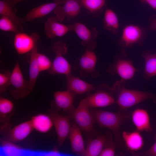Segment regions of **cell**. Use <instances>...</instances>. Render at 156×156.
<instances>
[{
    "label": "cell",
    "mask_w": 156,
    "mask_h": 156,
    "mask_svg": "<svg viewBox=\"0 0 156 156\" xmlns=\"http://www.w3.org/2000/svg\"><path fill=\"white\" fill-rule=\"evenodd\" d=\"M91 109L95 123L101 128H107L110 129L114 136L117 147L126 150L120 129L122 125L129 119L130 113L127 110L113 112L95 108Z\"/></svg>",
    "instance_id": "obj_1"
},
{
    "label": "cell",
    "mask_w": 156,
    "mask_h": 156,
    "mask_svg": "<svg viewBox=\"0 0 156 156\" xmlns=\"http://www.w3.org/2000/svg\"><path fill=\"white\" fill-rule=\"evenodd\" d=\"M125 81L121 79L112 86L117 96L116 104L119 111L127 110L129 108L146 100L151 99L156 103V95L152 93L130 89L125 87Z\"/></svg>",
    "instance_id": "obj_2"
},
{
    "label": "cell",
    "mask_w": 156,
    "mask_h": 156,
    "mask_svg": "<svg viewBox=\"0 0 156 156\" xmlns=\"http://www.w3.org/2000/svg\"><path fill=\"white\" fill-rule=\"evenodd\" d=\"M88 105L85 98L80 102L70 114L72 119L85 135L88 142L98 135L94 128L95 122L93 115Z\"/></svg>",
    "instance_id": "obj_3"
},
{
    "label": "cell",
    "mask_w": 156,
    "mask_h": 156,
    "mask_svg": "<svg viewBox=\"0 0 156 156\" xmlns=\"http://www.w3.org/2000/svg\"><path fill=\"white\" fill-rule=\"evenodd\" d=\"M141 70L134 67L133 61L128 58L126 51L122 48L107 68L106 72L113 76L118 74L121 79L126 81L133 78L135 72Z\"/></svg>",
    "instance_id": "obj_4"
},
{
    "label": "cell",
    "mask_w": 156,
    "mask_h": 156,
    "mask_svg": "<svg viewBox=\"0 0 156 156\" xmlns=\"http://www.w3.org/2000/svg\"><path fill=\"white\" fill-rule=\"evenodd\" d=\"M147 28L140 25L129 24L124 26L118 41L123 49H128L137 45H143L147 36Z\"/></svg>",
    "instance_id": "obj_5"
},
{
    "label": "cell",
    "mask_w": 156,
    "mask_h": 156,
    "mask_svg": "<svg viewBox=\"0 0 156 156\" xmlns=\"http://www.w3.org/2000/svg\"><path fill=\"white\" fill-rule=\"evenodd\" d=\"M96 92L88 93L85 98L90 108H97L108 106L116 104L114 96L115 93L112 87L105 83H101L96 88Z\"/></svg>",
    "instance_id": "obj_6"
},
{
    "label": "cell",
    "mask_w": 156,
    "mask_h": 156,
    "mask_svg": "<svg viewBox=\"0 0 156 156\" xmlns=\"http://www.w3.org/2000/svg\"><path fill=\"white\" fill-rule=\"evenodd\" d=\"M55 55L50 68L48 70L51 75L63 74L66 75L71 74V66L64 57L68 52L66 43L59 40L54 42L51 47Z\"/></svg>",
    "instance_id": "obj_7"
},
{
    "label": "cell",
    "mask_w": 156,
    "mask_h": 156,
    "mask_svg": "<svg viewBox=\"0 0 156 156\" xmlns=\"http://www.w3.org/2000/svg\"><path fill=\"white\" fill-rule=\"evenodd\" d=\"M97 60L96 55L93 51L86 49L82 56L76 59L73 68L75 70H79L82 77L90 74L92 77L96 78L100 75L96 68Z\"/></svg>",
    "instance_id": "obj_8"
},
{
    "label": "cell",
    "mask_w": 156,
    "mask_h": 156,
    "mask_svg": "<svg viewBox=\"0 0 156 156\" xmlns=\"http://www.w3.org/2000/svg\"><path fill=\"white\" fill-rule=\"evenodd\" d=\"M10 82L11 85L14 88L11 91V94L16 99L25 98L31 92L29 88V81L24 79L18 61L15 64L11 73Z\"/></svg>",
    "instance_id": "obj_9"
},
{
    "label": "cell",
    "mask_w": 156,
    "mask_h": 156,
    "mask_svg": "<svg viewBox=\"0 0 156 156\" xmlns=\"http://www.w3.org/2000/svg\"><path fill=\"white\" fill-rule=\"evenodd\" d=\"M6 124L1 129L4 140L13 143L21 142L25 139L34 129L30 120L22 122L12 128Z\"/></svg>",
    "instance_id": "obj_10"
},
{
    "label": "cell",
    "mask_w": 156,
    "mask_h": 156,
    "mask_svg": "<svg viewBox=\"0 0 156 156\" xmlns=\"http://www.w3.org/2000/svg\"><path fill=\"white\" fill-rule=\"evenodd\" d=\"M73 30L81 40L86 49L93 51L96 45V39L99 32L96 27L89 29L84 24L75 22L72 24Z\"/></svg>",
    "instance_id": "obj_11"
},
{
    "label": "cell",
    "mask_w": 156,
    "mask_h": 156,
    "mask_svg": "<svg viewBox=\"0 0 156 156\" xmlns=\"http://www.w3.org/2000/svg\"><path fill=\"white\" fill-rule=\"evenodd\" d=\"M49 113L55 128L58 146L61 147L69 136L71 128V119L68 116H64L56 111H50Z\"/></svg>",
    "instance_id": "obj_12"
},
{
    "label": "cell",
    "mask_w": 156,
    "mask_h": 156,
    "mask_svg": "<svg viewBox=\"0 0 156 156\" xmlns=\"http://www.w3.org/2000/svg\"><path fill=\"white\" fill-rule=\"evenodd\" d=\"M82 8L78 0H66L63 4L57 6L53 12L58 21L61 22L65 18L70 21L76 17Z\"/></svg>",
    "instance_id": "obj_13"
},
{
    "label": "cell",
    "mask_w": 156,
    "mask_h": 156,
    "mask_svg": "<svg viewBox=\"0 0 156 156\" xmlns=\"http://www.w3.org/2000/svg\"><path fill=\"white\" fill-rule=\"evenodd\" d=\"M23 32L15 34L14 38V47L19 54L31 52L36 42L38 41L40 38V36L37 32L33 33L29 35Z\"/></svg>",
    "instance_id": "obj_14"
},
{
    "label": "cell",
    "mask_w": 156,
    "mask_h": 156,
    "mask_svg": "<svg viewBox=\"0 0 156 156\" xmlns=\"http://www.w3.org/2000/svg\"><path fill=\"white\" fill-rule=\"evenodd\" d=\"M54 101L52 106L55 110L62 109L69 116L75 108L73 103L76 94L69 90L58 91L54 93Z\"/></svg>",
    "instance_id": "obj_15"
},
{
    "label": "cell",
    "mask_w": 156,
    "mask_h": 156,
    "mask_svg": "<svg viewBox=\"0 0 156 156\" xmlns=\"http://www.w3.org/2000/svg\"><path fill=\"white\" fill-rule=\"evenodd\" d=\"M114 144L110 132L108 131L104 134H99L88 142L86 156H99L104 148Z\"/></svg>",
    "instance_id": "obj_16"
},
{
    "label": "cell",
    "mask_w": 156,
    "mask_h": 156,
    "mask_svg": "<svg viewBox=\"0 0 156 156\" xmlns=\"http://www.w3.org/2000/svg\"><path fill=\"white\" fill-rule=\"evenodd\" d=\"M72 30V25H66L60 23L55 16L49 17L44 24L45 34L49 38L62 36Z\"/></svg>",
    "instance_id": "obj_17"
},
{
    "label": "cell",
    "mask_w": 156,
    "mask_h": 156,
    "mask_svg": "<svg viewBox=\"0 0 156 156\" xmlns=\"http://www.w3.org/2000/svg\"><path fill=\"white\" fill-rule=\"evenodd\" d=\"M66 89L77 94H81L94 90L96 87L70 74L66 75Z\"/></svg>",
    "instance_id": "obj_18"
},
{
    "label": "cell",
    "mask_w": 156,
    "mask_h": 156,
    "mask_svg": "<svg viewBox=\"0 0 156 156\" xmlns=\"http://www.w3.org/2000/svg\"><path fill=\"white\" fill-rule=\"evenodd\" d=\"M68 136L73 152L79 155L86 156V149L81 129L74 121L71 123Z\"/></svg>",
    "instance_id": "obj_19"
},
{
    "label": "cell",
    "mask_w": 156,
    "mask_h": 156,
    "mask_svg": "<svg viewBox=\"0 0 156 156\" xmlns=\"http://www.w3.org/2000/svg\"><path fill=\"white\" fill-rule=\"evenodd\" d=\"M66 0H54L53 2L43 4L32 9L25 17L26 21L29 22L42 18L54 10L58 5L63 4Z\"/></svg>",
    "instance_id": "obj_20"
},
{
    "label": "cell",
    "mask_w": 156,
    "mask_h": 156,
    "mask_svg": "<svg viewBox=\"0 0 156 156\" xmlns=\"http://www.w3.org/2000/svg\"><path fill=\"white\" fill-rule=\"evenodd\" d=\"M131 118L138 131L148 132L152 131L149 115L146 110L139 108L136 109L131 114Z\"/></svg>",
    "instance_id": "obj_21"
},
{
    "label": "cell",
    "mask_w": 156,
    "mask_h": 156,
    "mask_svg": "<svg viewBox=\"0 0 156 156\" xmlns=\"http://www.w3.org/2000/svg\"><path fill=\"white\" fill-rule=\"evenodd\" d=\"M16 5L14 0H0V14L10 18L19 26L23 27L26 21L25 18L20 17L16 15Z\"/></svg>",
    "instance_id": "obj_22"
},
{
    "label": "cell",
    "mask_w": 156,
    "mask_h": 156,
    "mask_svg": "<svg viewBox=\"0 0 156 156\" xmlns=\"http://www.w3.org/2000/svg\"><path fill=\"white\" fill-rule=\"evenodd\" d=\"M138 131H123L122 137L128 149L133 152L140 149L144 145L142 136Z\"/></svg>",
    "instance_id": "obj_23"
},
{
    "label": "cell",
    "mask_w": 156,
    "mask_h": 156,
    "mask_svg": "<svg viewBox=\"0 0 156 156\" xmlns=\"http://www.w3.org/2000/svg\"><path fill=\"white\" fill-rule=\"evenodd\" d=\"M87 13L94 18L98 17L105 10L108 0H78Z\"/></svg>",
    "instance_id": "obj_24"
},
{
    "label": "cell",
    "mask_w": 156,
    "mask_h": 156,
    "mask_svg": "<svg viewBox=\"0 0 156 156\" xmlns=\"http://www.w3.org/2000/svg\"><path fill=\"white\" fill-rule=\"evenodd\" d=\"M35 45L30 53L29 69V84L30 90L32 91L34 89L37 78L40 73L38 66L37 55V42Z\"/></svg>",
    "instance_id": "obj_25"
},
{
    "label": "cell",
    "mask_w": 156,
    "mask_h": 156,
    "mask_svg": "<svg viewBox=\"0 0 156 156\" xmlns=\"http://www.w3.org/2000/svg\"><path fill=\"white\" fill-rule=\"evenodd\" d=\"M141 57L145 61L143 76L146 80H149L156 76V52L152 54L150 51L146 50L142 53Z\"/></svg>",
    "instance_id": "obj_26"
},
{
    "label": "cell",
    "mask_w": 156,
    "mask_h": 156,
    "mask_svg": "<svg viewBox=\"0 0 156 156\" xmlns=\"http://www.w3.org/2000/svg\"><path fill=\"white\" fill-rule=\"evenodd\" d=\"M34 129L42 133L49 131L53 125L49 115L39 114L33 116L30 120Z\"/></svg>",
    "instance_id": "obj_27"
},
{
    "label": "cell",
    "mask_w": 156,
    "mask_h": 156,
    "mask_svg": "<svg viewBox=\"0 0 156 156\" xmlns=\"http://www.w3.org/2000/svg\"><path fill=\"white\" fill-rule=\"evenodd\" d=\"M103 28L116 35L119 28V23L118 17L114 11L107 7L105 10L103 20Z\"/></svg>",
    "instance_id": "obj_28"
},
{
    "label": "cell",
    "mask_w": 156,
    "mask_h": 156,
    "mask_svg": "<svg viewBox=\"0 0 156 156\" xmlns=\"http://www.w3.org/2000/svg\"><path fill=\"white\" fill-rule=\"evenodd\" d=\"M0 29L3 31L11 32L15 34L24 32L23 27L18 25L10 18L1 16L0 18Z\"/></svg>",
    "instance_id": "obj_29"
},
{
    "label": "cell",
    "mask_w": 156,
    "mask_h": 156,
    "mask_svg": "<svg viewBox=\"0 0 156 156\" xmlns=\"http://www.w3.org/2000/svg\"><path fill=\"white\" fill-rule=\"evenodd\" d=\"M2 141L1 148L4 155L7 156H19L25 153L24 150L13 142L4 140Z\"/></svg>",
    "instance_id": "obj_30"
},
{
    "label": "cell",
    "mask_w": 156,
    "mask_h": 156,
    "mask_svg": "<svg viewBox=\"0 0 156 156\" xmlns=\"http://www.w3.org/2000/svg\"><path fill=\"white\" fill-rule=\"evenodd\" d=\"M14 108L13 103L10 100L3 98H0V115L1 121L7 122L6 116L11 113Z\"/></svg>",
    "instance_id": "obj_31"
},
{
    "label": "cell",
    "mask_w": 156,
    "mask_h": 156,
    "mask_svg": "<svg viewBox=\"0 0 156 156\" xmlns=\"http://www.w3.org/2000/svg\"><path fill=\"white\" fill-rule=\"evenodd\" d=\"M37 61L40 72L46 70H48L51 66L52 63L51 60L45 55L38 53Z\"/></svg>",
    "instance_id": "obj_32"
},
{
    "label": "cell",
    "mask_w": 156,
    "mask_h": 156,
    "mask_svg": "<svg viewBox=\"0 0 156 156\" xmlns=\"http://www.w3.org/2000/svg\"><path fill=\"white\" fill-rule=\"evenodd\" d=\"M9 71H6L0 73V92L2 93L5 92L8 87L11 85L10 75Z\"/></svg>",
    "instance_id": "obj_33"
},
{
    "label": "cell",
    "mask_w": 156,
    "mask_h": 156,
    "mask_svg": "<svg viewBox=\"0 0 156 156\" xmlns=\"http://www.w3.org/2000/svg\"><path fill=\"white\" fill-rule=\"evenodd\" d=\"M132 155L135 156H156V142L148 150L142 152L133 153Z\"/></svg>",
    "instance_id": "obj_34"
},
{
    "label": "cell",
    "mask_w": 156,
    "mask_h": 156,
    "mask_svg": "<svg viewBox=\"0 0 156 156\" xmlns=\"http://www.w3.org/2000/svg\"><path fill=\"white\" fill-rule=\"evenodd\" d=\"M117 147L115 144L104 148L100 153V156H114Z\"/></svg>",
    "instance_id": "obj_35"
},
{
    "label": "cell",
    "mask_w": 156,
    "mask_h": 156,
    "mask_svg": "<svg viewBox=\"0 0 156 156\" xmlns=\"http://www.w3.org/2000/svg\"><path fill=\"white\" fill-rule=\"evenodd\" d=\"M149 21L150 24L147 28V30L156 31V16L155 15L151 16L149 19Z\"/></svg>",
    "instance_id": "obj_36"
},
{
    "label": "cell",
    "mask_w": 156,
    "mask_h": 156,
    "mask_svg": "<svg viewBox=\"0 0 156 156\" xmlns=\"http://www.w3.org/2000/svg\"><path fill=\"white\" fill-rule=\"evenodd\" d=\"M142 3L147 4L152 8L156 10V0H139Z\"/></svg>",
    "instance_id": "obj_37"
},
{
    "label": "cell",
    "mask_w": 156,
    "mask_h": 156,
    "mask_svg": "<svg viewBox=\"0 0 156 156\" xmlns=\"http://www.w3.org/2000/svg\"><path fill=\"white\" fill-rule=\"evenodd\" d=\"M46 156H60L62 154L56 148H55L52 150L45 153L43 154Z\"/></svg>",
    "instance_id": "obj_38"
},
{
    "label": "cell",
    "mask_w": 156,
    "mask_h": 156,
    "mask_svg": "<svg viewBox=\"0 0 156 156\" xmlns=\"http://www.w3.org/2000/svg\"><path fill=\"white\" fill-rule=\"evenodd\" d=\"M14 2L16 5L18 2L25 0H14Z\"/></svg>",
    "instance_id": "obj_39"
}]
</instances>
